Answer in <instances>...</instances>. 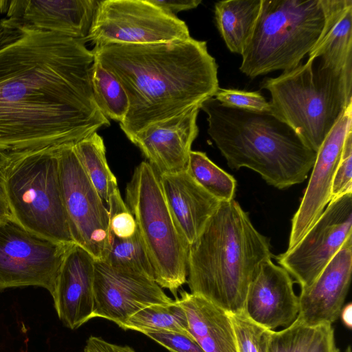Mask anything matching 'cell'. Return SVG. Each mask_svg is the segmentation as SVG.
Here are the masks:
<instances>
[{
	"label": "cell",
	"instance_id": "41",
	"mask_svg": "<svg viewBox=\"0 0 352 352\" xmlns=\"http://www.w3.org/2000/svg\"><path fill=\"white\" fill-rule=\"evenodd\" d=\"M333 352H340V351H339V349L337 347H336ZM345 352H351V347L349 346L346 349Z\"/></svg>",
	"mask_w": 352,
	"mask_h": 352
},
{
	"label": "cell",
	"instance_id": "14",
	"mask_svg": "<svg viewBox=\"0 0 352 352\" xmlns=\"http://www.w3.org/2000/svg\"><path fill=\"white\" fill-rule=\"evenodd\" d=\"M352 128V102L332 127L316 153L308 185L292 220L287 250L313 226L331 199V187L346 137Z\"/></svg>",
	"mask_w": 352,
	"mask_h": 352
},
{
	"label": "cell",
	"instance_id": "8",
	"mask_svg": "<svg viewBox=\"0 0 352 352\" xmlns=\"http://www.w3.org/2000/svg\"><path fill=\"white\" fill-rule=\"evenodd\" d=\"M125 204L136 221L155 282L177 298L187 281L190 245L168 208L159 174L148 162L135 168L126 185Z\"/></svg>",
	"mask_w": 352,
	"mask_h": 352
},
{
	"label": "cell",
	"instance_id": "38",
	"mask_svg": "<svg viewBox=\"0 0 352 352\" xmlns=\"http://www.w3.org/2000/svg\"><path fill=\"white\" fill-rule=\"evenodd\" d=\"M12 219V214L0 179V223Z\"/></svg>",
	"mask_w": 352,
	"mask_h": 352
},
{
	"label": "cell",
	"instance_id": "6",
	"mask_svg": "<svg viewBox=\"0 0 352 352\" xmlns=\"http://www.w3.org/2000/svg\"><path fill=\"white\" fill-rule=\"evenodd\" d=\"M56 149L0 155V179L15 221L52 241L74 244Z\"/></svg>",
	"mask_w": 352,
	"mask_h": 352
},
{
	"label": "cell",
	"instance_id": "9",
	"mask_svg": "<svg viewBox=\"0 0 352 352\" xmlns=\"http://www.w3.org/2000/svg\"><path fill=\"white\" fill-rule=\"evenodd\" d=\"M186 23L148 0L98 1L87 36L94 45L154 44L190 38Z\"/></svg>",
	"mask_w": 352,
	"mask_h": 352
},
{
	"label": "cell",
	"instance_id": "3",
	"mask_svg": "<svg viewBox=\"0 0 352 352\" xmlns=\"http://www.w3.org/2000/svg\"><path fill=\"white\" fill-rule=\"evenodd\" d=\"M272 256L269 239L254 228L239 203L221 201L190 245V293L227 312L243 311L251 283Z\"/></svg>",
	"mask_w": 352,
	"mask_h": 352
},
{
	"label": "cell",
	"instance_id": "33",
	"mask_svg": "<svg viewBox=\"0 0 352 352\" xmlns=\"http://www.w3.org/2000/svg\"><path fill=\"white\" fill-rule=\"evenodd\" d=\"M351 170L352 131L347 134L343 144L332 183L331 201L344 194L352 192Z\"/></svg>",
	"mask_w": 352,
	"mask_h": 352
},
{
	"label": "cell",
	"instance_id": "4",
	"mask_svg": "<svg viewBox=\"0 0 352 352\" xmlns=\"http://www.w3.org/2000/svg\"><path fill=\"white\" fill-rule=\"evenodd\" d=\"M208 116V133L230 168L254 170L270 185L284 189L303 182L316 152L272 111L226 107L213 97L200 105Z\"/></svg>",
	"mask_w": 352,
	"mask_h": 352
},
{
	"label": "cell",
	"instance_id": "22",
	"mask_svg": "<svg viewBox=\"0 0 352 352\" xmlns=\"http://www.w3.org/2000/svg\"><path fill=\"white\" fill-rule=\"evenodd\" d=\"M179 296L190 333L205 352H237L228 312L186 291H181Z\"/></svg>",
	"mask_w": 352,
	"mask_h": 352
},
{
	"label": "cell",
	"instance_id": "1",
	"mask_svg": "<svg viewBox=\"0 0 352 352\" xmlns=\"http://www.w3.org/2000/svg\"><path fill=\"white\" fill-rule=\"evenodd\" d=\"M1 21L0 155L75 144L109 126L94 98L87 41Z\"/></svg>",
	"mask_w": 352,
	"mask_h": 352
},
{
	"label": "cell",
	"instance_id": "35",
	"mask_svg": "<svg viewBox=\"0 0 352 352\" xmlns=\"http://www.w3.org/2000/svg\"><path fill=\"white\" fill-rule=\"evenodd\" d=\"M336 347L332 325L322 324L316 327L314 336L306 352H333Z\"/></svg>",
	"mask_w": 352,
	"mask_h": 352
},
{
	"label": "cell",
	"instance_id": "36",
	"mask_svg": "<svg viewBox=\"0 0 352 352\" xmlns=\"http://www.w3.org/2000/svg\"><path fill=\"white\" fill-rule=\"evenodd\" d=\"M80 352H136L129 346L111 343L101 337L91 336Z\"/></svg>",
	"mask_w": 352,
	"mask_h": 352
},
{
	"label": "cell",
	"instance_id": "34",
	"mask_svg": "<svg viewBox=\"0 0 352 352\" xmlns=\"http://www.w3.org/2000/svg\"><path fill=\"white\" fill-rule=\"evenodd\" d=\"M144 335L170 352H205L192 336L176 332H148Z\"/></svg>",
	"mask_w": 352,
	"mask_h": 352
},
{
	"label": "cell",
	"instance_id": "10",
	"mask_svg": "<svg viewBox=\"0 0 352 352\" xmlns=\"http://www.w3.org/2000/svg\"><path fill=\"white\" fill-rule=\"evenodd\" d=\"M74 145L56 149L69 231L76 245L95 260L104 261L110 248L109 211L82 166Z\"/></svg>",
	"mask_w": 352,
	"mask_h": 352
},
{
	"label": "cell",
	"instance_id": "40",
	"mask_svg": "<svg viewBox=\"0 0 352 352\" xmlns=\"http://www.w3.org/2000/svg\"><path fill=\"white\" fill-rule=\"evenodd\" d=\"M10 0H0V14L7 12Z\"/></svg>",
	"mask_w": 352,
	"mask_h": 352
},
{
	"label": "cell",
	"instance_id": "11",
	"mask_svg": "<svg viewBox=\"0 0 352 352\" xmlns=\"http://www.w3.org/2000/svg\"><path fill=\"white\" fill-rule=\"evenodd\" d=\"M74 244L42 237L13 219L0 223V291L35 286L52 295L64 258Z\"/></svg>",
	"mask_w": 352,
	"mask_h": 352
},
{
	"label": "cell",
	"instance_id": "12",
	"mask_svg": "<svg viewBox=\"0 0 352 352\" xmlns=\"http://www.w3.org/2000/svg\"><path fill=\"white\" fill-rule=\"evenodd\" d=\"M352 236V192L331 200L296 245L276 257L300 288L311 285Z\"/></svg>",
	"mask_w": 352,
	"mask_h": 352
},
{
	"label": "cell",
	"instance_id": "23",
	"mask_svg": "<svg viewBox=\"0 0 352 352\" xmlns=\"http://www.w3.org/2000/svg\"><path fill=\"white\" fill-rule=\"evenodd\" d=\"M261 0H224L214 5L219 34L228 50L240 55L257 20Z\"/></svg>",
	"mask_w": 352,
	"mask_h": 352
},
{
	"label": "cell",
	"instance_id": "2",
	"mask_svg": "<svg viewBox=\"0 0 352 352\" xmlns=\"http://www.w3.org/2000/svg\"><path fill=\"white\" fill-rule=\"evenodd\" d=\"M94 58L115 76L129 99L120 123L131 141L148 126L214 96L218 65L206 41L190 37L154 44L95 45Z\"/></svg>",
	"mask_w": 352,
	"mask_h": 352
},
{
	"label": "cell",
	"instance_id": "31",
	"mask_svg": "<svg viewBox=\"0 0 352 352\" xmlns=\"http://www.w3.org/2000/svg\"><path fill=\"white\" fill-rule=\"evenodd\" d=\"M107 204L110 236L120 239L132 237L138 230L136 221L122 199L118 187L109 193Z\"/></svg>",
	"mask_w": 352,
	"mask_h": 352
},
{
	"label": "cell",
	"instance_id": "32",
	"mask_svg": "<svg viewBox=\"0 0 352 352\" xmlns=\"http://www.w3.org/2000/svg\"><path fill=\"white\" fill-rule=\"evenodd\" d=\"M213 98L229 107L254 112L271 111L270 102L256 91L219 87Z\"/></svg>",
	"mask_w": 352,
	"mask_h": 352
},
{
	"label": "cell",
	"instance_id": "16",
	"mask_svg": "<svg viewBox=\"0 0 352 352\" xmlns=\"http://www.w3.org/2000/svg\"><path fill=\"white\" fill-rule=\"evenodd\" d=\"M352 273V236L309 286L300 288L297 319L309 327L332 324L340 315Z\"/></svg>",
	"mask_w": 352,
	"mask_h": 352
},
{
	"label": "cell",
	"instance_id": "39",
	"mask_svg": "<svg viewBox=\"0 0 352 352\" xmlns=\"http://www.w3.org/2000/svg\"><path fill=\"white\" fill-rule=\"evenodd\" d=\"M340 317L345 327L351 329L352 327V304L351 302L342 307Z\"/></svg>",
	"mask_w": 352,
	"mask_h": 352
},
{
	"label": "cell",
	"instance_id": "29",
	"mask_svg": "<svg viewBox=\"0 0 352 352\" xmlns=\"http://www.w3.org/2000/svg\"><path fill=\"white\" fill-rule=\"evenodd\" d=\"M237 352H267L273 330L252 320L244 310L229 313Z\"/></svg>",
	"mask_w": 352,
	"mask_h": 352
},
{
	"label": "cell",
	"instance_id": "7",
	"mask_svg": "<svg viewBox=\"0 0 352 352\" xmlns=\"http://www.w3.org/2000/svg\"><path fill=\"white\" fill-rule=\"evenodd\" d=\"M324 23L320 0H261L240 70L254 78L296 67L314 47Z\"/></svg>",
	"mask_w": 352,
	"mask_h": 352
},
{
	"label": "cell",
	"instance_id": "5",
	"mask_svg": "<svg viewBox=\"0 0 352 352\" xmlns=\"http://www.w3.org/2000/svg\"><path fill=\"white\" fill-rule=\"evenodd\" d=\"M261 89L271 94V111L317 153L324 140L352 102V71L336 72L308 59L275 78Z\"/></svg>",
	"mask_w": 352,
	"mask_h": 352
},
{
	"label": "cell",
	"instance_id": "18",
	"mask_svg": "<svg viewBox=\"0 0 352 352\" xmlns=\"http://www.w3.org/2000/svg\"><path fill=\"white\" fill-rule=\"evenodd\" d=\"M294 280L272 259L265 261L251 283L244 311L254 322L274 330L288 327L297 318L299 299L294 289Z\"/></svg>",
	"mask_w": 352,
	"mask_h": 352
},
{
	"label": "cell",
	"instance_id": "21",
	"mask_svg": "<svg viewBox=\"0 0 352 352\" xmlns=\"http://www.w3.org/2000/svg\"><path fill=\"white\" fill-rule=\"evenodd\" d=\"M320 1L324 23L309 58L336 72L352 71V0Z\"/></svg>",
	"mask_w": 352,
	"mask_h": 352
},
{
	"label": "cell",
	"instance_id": "25",
	"mask_svg": "<svg viewBox=\"0 0 352 352\" xmlns=\"http://www.w3.org/2000/svg\"><path fill=\"white\" fill-rule=\"evenodd\" d=\"M74 148L96 191L107 203L109 193L118 186L107 161L102 138L95 132L76 142Z\"/></svg>",
	"mask_w": 352,
	"mask_h": 352
},
{
	"label": "cell",
	"instance_id": "13",
	"mask_svg": "<svg viewBox=\"0 0 352 352\" xmlns=\"http://www.w3.org/2000/svg\"><path fill=\"white\" fill-rule=\"evenodd\" d=\"M93 318L113 322L120 328L136 312L151 305L168 304V297L155 281L110 267L95 260Z\"/></svg>",
	"mask_w": 352,
	"mask_h": 352
},
{
	"label": "cell",
	"instance_id": "30",
	"mask_svg": "<svg viewBox=\"0 0 352 352\" xmlns=\"http://www.w3.org/2000/svg\"><path fill=\"white\" fill-rule=\"evenodd\" d=\"M316 327L307 326L296 318L285 329L273 330L267 352H306L314 336Z\"/></svg>",
	"mask_w": 352,
	"mask_h": 352
},
{
	"label": "cell",
	"instance_id": "15",
	"mask_svg": "<svg viewBox=\"0 0 352 352\" xmlns=\"http://www.w3.org/2000/svg\"><path fill=\"white\" fill-rule=\"evenodd\" d=\"M200 105L148 126L131 140L159 175L187 170L191 146L199 133Z\"/></svg>",
	"mask_w": 352,
	"mask_h": 352
},
{
	"label": "cell",
	"instance_id": "28",
	"mask_svg": "<svg viewBox=\"0 0 352 352\" xmlns=\"http://www.w3.org/2000/svg\"><path fill=\"white\" fill-rule=\"evenodd\" d=\"M186 170L219 201L233 199L236 186L235 179L212 162L205 153L191 151Z\"/></svg>",
	"mask_w": 352,
	"mask_h": 352
},
{
	"label": "cell",
	"instance_id": "26",
	"mask_svg": "<svg viewBox=\"0 0 352 352\" xmlns=\"http://www.w3.org/2000/svg\"><path fill=\"white\" fill-rule=\"evenodd\" d=\"M91 85L100 112L107 119L122 122L129 105L126 91L115 76L95 58L91 67Z\"/></svg>",
	"mask_w": 352,
	"mask_h": 352
},
{
	"label": "cell",
	"instance_id": "37",
	"mask_svg": "<svg viewBox=\"0 0 352 352\" xmlns=\"http://www.w3.org/2000/svg\"><path fill=\"white\" fill-rule=\"evenodd\" d=\"M149 2L160 8L165 12L176 16V14L183 10L197 8L201 0H148Z\"/></svg>",
	"mask_w": 352,
	"mask_h": 352
},
{
	"label": "cell",
	"instance_id": "19",
	"mask_svg": "<svg viewBox=\"0 0 352 352\" xmlns=\"http://www.w3.org/2000/svg\"><path fill=\"white\" fill-rule=\"evenodd\" d=\"M96 0H10L7 18L19 24L85 40Z\"/></svg>",
	"mask_w": 352,
	"mask_h": 352
},
{
	"label": "cell",
	"instance_id": "17",
	"mask_svg": "<svg viewBox=\"0 0 352 352\" xmlns=\"http://www.w3.org/2000/svg\"><path fill=\"white\" fill-rule=\"evenodd\" d=\"M94 263L88 252L74 244L60 268L51 296L58 318L72 330L93 319Z\"/></svg>",
	"mask_w": 352,
	"mask_h": 352
},
{
	"label": "cell",
	"instance_id": "42",
	"mask_svg": "<svg viewBox=\"0 0 352 352\" xmlns=\"http://www.w3.org/2000/svg\"><path fill=\"white\" fill-rule=\"evenodd\" d=\"M3 25L1 19H0V32L3 30Z\"/></svg>",
	"mask_w": 352,
	"mask_h": 352
},
{
	"label": "cell",
	"instance_id": "24",
	"mask_svg": "<svg viewBox=\"0 0 352 352\" xmlns=\"http://www.w3.org/2000/svg\"><path fill=\"white\" fill-rule=\"evenodd\" d=\"M121 328L143 334L148 332H176L192 336L186 312L178 298L168 304L146 307L131 316Z\"/></svg>",
	"mask_w": 352,
	"mask_h": 352
},
{
	"label": "cell",
	"instance_id": "20",
	"mask_svg": "<svg viewBox=\"0 0 352 352\" xmlns=\"http://www.w3.org/2000/svg\"><path fill=\"white\" fill-rule=\"evenodd\" d=\"M168 208L184 237L191 245L219 206L187 170L159 175Z\"/></svg>",
	"mask_w": 352,
	"mask_h": 352
},
{
	"label": "cell",
	"instance_id": "27",
	"mask_svg": "<svg viewBox=\"0 0 352 352\" xmlns=\"http://www.w3.org/2000/svg\"><path fill=\"white\" fill-rule=\"evenodd\" d=\"M103 261L113 269L155 281L153 265L138 230L125 239L110 236L109 251Z\"/></svg>",
	"mask_w": 352,
	"mask_h": 352
}]
</instances>
